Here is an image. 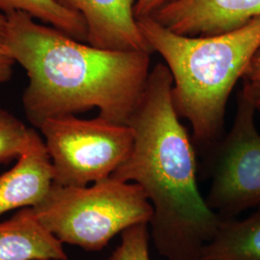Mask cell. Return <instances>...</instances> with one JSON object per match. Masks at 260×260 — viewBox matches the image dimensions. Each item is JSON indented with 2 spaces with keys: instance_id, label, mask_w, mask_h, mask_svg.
Listing matches in <instances>:
<instances>
[{
  "instance_id": "obj_7",
  "label": "cell",
  "mask_w": 260,
  "mask_h": 260,
  "mask_svg": "<svg viewBox=\"0 0 260 260\" xmlns=\"http://www.w3.org/2000/svg\"><path fill=\"white\" fill-rule=\"evenodd\" d=\"M260 17V0H175L151 18L187 37L232 32Z\"/></svg>"
},
{
  "instance_id": "obj_13",
  "label": "cell",
  "mask_w": 260,
  "mask_h": 260,
  "mask_svg": "<svg viewBox=\"0 0 260 260\" xmlns=\"http://www.w3.org/2000/svg\"><path fill=\"white\" fill-rule=\"evenodd\" d=\"M34 130L12 113L0 108V165L19 159L27 149Z\"/></svg>"
},
{
  "instance_id": "obj_16",
  "label": "cell",
  "mask_w": 260,
  "mask_h": 260,
  "mask_svg": "<svg viewBox=\"0 0 260 260\" xmlns=\"http://www.w3.org/2000/svg\"><path fill=\"white\" fill-rule=\"evenodd\" d=\"M241 79L242 91L255 103L260 102V46L251 56Z\"/></svg>"
},
{
  "instance_id": "obj_4",
  "label": "cell",
  "mask_w": 260,
  "mask_h": 260,
  "mask_svg": "<svg viewBox=\"0 0 260 260\" xmlns=\"http://www.w3.org/2000/svg\"><path fill=\"white\" fill-rule=\"evenodd\" d=\"M32 208L63 244L91 251L103 250L131 225L150 223L153 215L141 186L111 177L85 187L53 183L43 202Z\"/></svg>"
},
{
  "instance_id": "obj_8",
  "label": "cell",
  "mask_w": 260,
  "mask_h": 260,
  "mask_svg": "<svg viewBox=\"0 0 260 260\" xmlns=\"http://www.w3.org/2000/svg\"><path fill=\"white\" fill-rule=\"evenodd\" d=\"M57 1L83 17L88 29L87 44L107 50L152 52L134 16L137 0Z\"/></svg>"
},
{
  "instance_id": "obj_3",
  "label": "cell",
  "mask_w": 260,
  "mask_h": 260,
  "mask_svg": "<svg viewBox=\"0 0 260 260\" xmlns=\"http://www.w3.org/2000/svg\"><path fill=\"white\" fill-rule=\"evenodd\" d=\"M137 23L171 72L178 116L190 122L197 146L213 149L222 138L230 94L260 46V17L232 32L208 37L179 35L151 17Z\"/></svg>"
},
{
  "instance_id": "obj_15",
  "label": "cell",
  "mask_w": 260,
  "mask_h": 260,
  "mask_svg": "<svg viewBox=\"0 0 260 260\" xmlns=\"http://www.w3.org/2000/svg\"><path fill=\"white\" fill-rule=\"evenodd\" d=\"M16 64L8 44V18L0 12V85L7 83L12 78Z\"/></svg>"
},
{
  "instance_id": "obj_6",
  "label": "cell",
  "mask_w": 260,
  "mask_h": 260,
  "mask_svg": "<svg viewBox=\"0 0 260 260\" xmlns=\"http://www.w3.org/2000/svg\"><path fill=\"white\" fill-rule=\"evenodd\" d=\"M230 132L212 149V182L205 198L221 219L260 206V133L254 117L256 104L241 91Z\"/></svg>"
},
{
  "instance_id": "obj_12",
  "label": "cell",
  "mask_w": 260,
  "mask_h": 260,
  "mask_svg": "<svg viewBox=\"0 0 260 260\" xmlns=\"http://www.w3.org/2000/svg\"><path fill=\"white\" fill-rule=\"evenodd\" d=\"M24 12L77 41L87 43L88 29L83 17L57 0H0V12Z\"/></svg>"
},
{
  "instance_id": "obj_5",
  "label": "cell",
  "mask_w": 260,
  "mask_h": 260,
  "mask_svg": "<svg viewBox=\"0 0 260 260\" xmlns=\"http://www.w3.org/2000/svg\"><path fill=\"white\" fill-rule=\"evenodd\" d=\"M39 129L52 163L54 183L69 187L109 178L128 158L134 142L127 124L100 116L92 120L75 115L49 118Z\"/></svg>"
},
{
  "instance_id": "obj_9",
  "label": "cell",
  "mask_w": 260,
  "mask_h": 260,
  "mask_svg": "<svg viewBox=\"0 0 260 260\" xmlns=\"http://www.w3.org/2000/svg\"><path fill=\"white\" fill-rule=\"evenodd\" d=\"M54 183L52 163L44 139L34 130L27 149L8 172L0 176V215L35 207Z\"/></svg>"
},
{
  "instance_id": "obj_10",
  "label": "cell",
  "mask_w": 260,
  "mask_h": 260,
  "mask_svg": "<svg viewBox=\"0 0 260 260\" xmlns=\"http://www.w3.org/2000/svg\"><path fill=\"white\" fill-rule=\"evenodd\" d=\"M68 260L63 243L41 223L32 207L0 223V260Z\"/></svg>"
},
{
  "instance_id": "obj_2",
  "label": "cell",
  "mask_w": 260,
  "mask_h": 260,
  "mask_svg": "<svg viewBox=\"0 0 260 260\" xmlns=\"http://www.w3.org/2000/svg\"><path fill=\"white\" fill-rule=\"evenodd\" d=\"M7 18L10 51L27 75L22 105L34 127L93 108L103 119L127 124L150 73V52L98 48L24 12Z\"/></svg>"
},
{
  "instance_id": "obj_18",
  "label": "cell",
  "mask_w": 260,
  "mask_h": 260,
  "mask_svg": "<svg viewBox=\"0 0 260 260\" xmlns=\"http://www.w3.org/2000/svg\"><path fill=\"white\" fill-rule=\"evenodd\" d=\"M256 111L258 112V114L260 115V102H256Z\"/></svg>"
},
{
  "instance_id": "obj_14",
  "label": "cell",
  "mask_w": 260,
  "mask_h": 260,
  "mask_svg": "<svg viewBox=\"0 0 260 260\" xmlns=\"http://www.w3.org/2000/svg\"><path fill=\"white\" fill-rule=\"evenodd\" d=\"M148 223L131 225L121 233V244L108 260H150Z\"/></svg>"
},
{
  "instance_id": "obj_17",
  "label": "cell",
  "mask_w": 260,
  "mask_h": 260,
  "mask_svg": "<svg viewBox=\"0 0 260 260\" xmlns=\"http://www.w3.org/2000/svg\"><path fill=\"white\" fill-rule=\"evenodd\" d=\"M175 0H137L134 5L136 19L152 17L159 10Z\"/></svg>"
},
{
  "instance_id": "obj_11",
  "label": "cell",
  "mask_w": 260,
  "mask_h": 260,
  "mask_svg": "<svg viewBox=\"0 0 260 260\" xmlns=\"http://www.w3.org/2000/svg\"><path fill=\"white\" fill-rule=\"evenodd\" d=\"M195 260H260V206L245 219H222Z\"/></svg>"
},
{
  "instance_id": "obj_1",
  "label": "cell",
  "mask_w": 260,
  "mask_h": 260,
  "mask_svg": "<svg viewBox=\"0 0 260 260\" xmlns=\"http://www.w3.org/2000/svg\"><path fill=\"white\" fill-rule=\"evenodd\" d=\"M173 83L166 64L150 71L127 122L134 137L131 153L110 177L145 191L153 209L151 237L161 256L195 260L222 219L199 190L195 149L178 119Z\"/></svg>"
},
{
  "instance_id": "obj_19",
  "label": "cell",
  "mask_w": 260,
  "mask_h": 260,
  "mask_svg": "<svg viewBox=\"0 0 260 260\" xmlns=\"http://www.w3.org/2000/svg\"><path fill=\"white\" fill-rule=\"evenodd\" d=\"M47 260H56V259H47Z\"/></svg>"
}]
</instances>
